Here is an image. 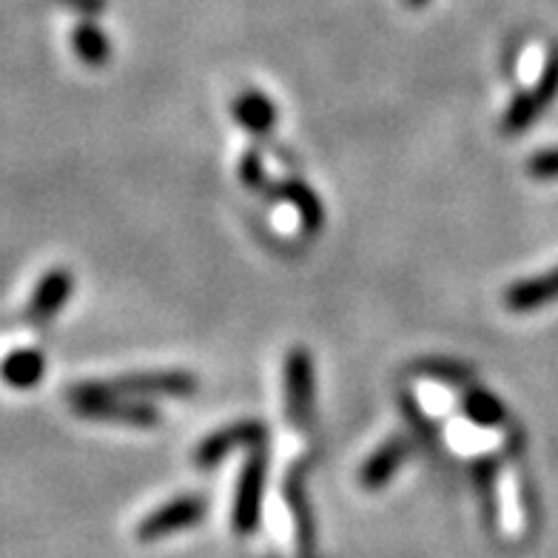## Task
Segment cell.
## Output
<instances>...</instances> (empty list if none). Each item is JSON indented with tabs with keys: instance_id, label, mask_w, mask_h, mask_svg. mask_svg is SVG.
<instances>
[{
	"instance_id": "1",
	"label": "cell",
	"mask_w": 558,
	"mask_h": 558,
	"mask_svg": "<svg viewBox=\"0 0 558 558\" xmlns=\"http://www.w3.org/2000/svg\"><path fill=\"white\" fill-rule=\"evenodd\" d=\"M69 402L77 416L95 418V422H114L129 427H155L160 425V413L143 399H132L111 388L109 383H83L74 385Z\"/></svg>"
},
{
	"instance_id": "2",
	"label": "cell",
	"mask_w": 558,
	"mask_h": 558,
	"mask_svg": "<svg viewBox=\"0 0 558 558\" xmlns=\"http://www.w3.org/2000/svg\"><path fill=\"white\" fill-rule=\"evenodd\" d=\"M265 478H268V453L259 445L245 459L240 482H236L234 510H231V524H234L236 536H254L257 533L259 519H263Z\"/></svg>"
},
{
	"instance_id": "3",
	"label": "cell",
	"mask_w": 558,
	"mask_h": 558,
	"mask_svg": "<svg viewBox=\"0 0 558 558\" xmlns=\"http://www.w3.org/2000/svg\"><path fill=\"white\" fill-rule=\"evenodd\" d=\"M556 95H558V49H553V52L547 54V60H544V69L542 74H538L536 86L522 92V95H515L513 104L507 106L505 120H501L505 132L519 134L524 132V129H530V125L538 120V114H542V111L556 100Z\"/></svg>"
},
{
	"instance_id": "4",
	"label": "cell",
	"mask_w": 558,
	"mask_h": 558,
	"mask_svg": "<svg viewBox=\"0 0 558 558\" xmlns=\"http://www.w3.org/2000/svg\"><path fill=\"white\" fill-rule=\"evenodd\" d=\"M208 507L206 499L199 496H177V499L166 501L162 507L151 510V513L137 524V538L140 542H160L174 533L192 530L206 519Z\"/></svg>"
},
{
	"instance_id": "5",
	"label": "cell",
	"mask_w": 558,
	"mask_h": 558,
	"mask_svg": "<svg viewBox=\"0 0 558 558\" xmlns=\"http://www.w3.org/2000/svg\"><path fill=\"white\" fill-rule=\"evenodd\" d=\"M268 436L263 422L257 418H245V422H234V425L220 427L214 430L211 436L199 441L197 450H194V464L199 471H211L220 462H226L228 456L240 448H259Z\"/></svg>"
},
{
	"instance_id": "6",
	"label": "cell",
	"mask_w": 558,
	"mask_h": 558,
	"mask_svg": "<svg viewBox=\"0 0 558 558\" xmlns=\"http://www.w3.org/2000/svg\"><path fill=\"white\" fill-rule=\"evenodd\" d=\"M286 413L296 427L308 425L314 413V360L305 348H291L286 356Z\"/></svg>"
},
{
	"instance_id": "7",
	"label": "cell",
	"mask_w": 558,
	"mask_h": 558,
	"mask_svg": "<svg viewBox=\"0 0 558 558\" xmlns=\"http://www.w3.org/2000/svg\"><path fill=\"white\" fill-rule=\"evenodd\" d=\"M111 388L132 399L166 397V399H185L197 393V376L185 371H160V374H129L111 379Z\"/></svg>"
},
{
	"instance_id": "8",
	"label": "cell",
	"mask_w": 558,
	"mask_h": 558,
	"mask_svg": "<svg viewBox=\"0 0 558 558\" xmlns=\"http://www.w3.org/2000/svg\"><path fill=\"white\" fill-rule=\"evenodd\" d=\"M72 291L74 277L69 268H52V271H46L44 277L37 279L35 291H32L26 316H29L35 325L49 323L52 316H58L60 311L66 308V302L72 300Z\"/></svg>"
},
{
	"instance_id": "9",
	"label": "cell",
	"mask_w": 558,
	"mask_h": 558,
	"mask_svg": "<svg viewBox=\"0 0 558 558\" xmlns=\"http://www.w3.org/2000/svg\"><path fill=\"white\" fill-rule=\"evenodd\" d=\"M408 456H411V445L402 436H393L385 445L374 450V453L367 456V462L360 468V485L365 490H383L388 485L390 478L397 476L399 468L408 462Z\"/></svg>"
},
{
	"instance_id": "10",
	"label": "cell",
	"mask_w": 558,
	"mask_h": 558,
	"mask_svg": "<svg viewBox=\"0 0 558 558\" xmlns=\"http://www.w3.org/2000/svg\"><path fill=\"white\" fill-rule=\"evenodd\" d=\"M558 300V268L542 274V277L524 279V282H515L513 288H507L505 305L515 314H530V311H538L544 305Z\"/></svg>"
},
{
	"instance_id": "11",
	"label": "cell",
	"mask_w": 558,
	"mask_h": 558,
	"mask_svg": "<svg viewBox=\"0 0 558 558\" xmlns=\"http://www.w3.org/2000/svg\"><path fill=\"white\" fill-rule=\"evenodd\" d=\"M231 114L254 137L271 134L274 125H277V106H274V100L265 97L263 92H254V88L236 97L234 104H231Z\"/></svg>"
},
{
	"instance_id": "12",
	"label": "cell",
	"mask_w": 558,
	"mask_h": 558,
	"mask_svg": "<svg viewBox=\"0 0 558 558\" xmlns=\"http://www.w3.org/2000/svg\"><path fill=\"white\" fill-rule=\"evenodd\" d=\"M268 194H274L277 199H288L296 208V214H300V222L305 226V231H319L323 228V199H319V194L311 185L302 183V180H286V183L271 185Z\"/></svg>"
},
{
	"instance_id": "13",
	"label": "cell",
	"mask_w": 558,
	"mask_h": 558,
	"mask_svg": "<svg viewBox=\"0 0 558 558\" xmlns=\"http://www.w3.org/2000/svg\"><path fill=\"white\" fill-rule=\"evenodd\" d=\"M0 376H3V383L17 390L35 388L46 376V356L40 351H32V348L9 353L0 365Z\"/></svg>"
},
{
	"instance_id": "14",
	"label": "cell",
	"mask_w": 558,
	"mask_h": 558,
	"mask_svg": "<svg viewBox=\"0 0 558 558\" xmlns=\"http://www.w3.org/2000/svg\"><path fill=\"white\" fill-rule=\"evenodd\" d=\"M288 507H291V515H294L296 524V542H300V553L302 558H308L314 553V513H311L308 499H305V490H302V478L300 473H291L288 476Z\"/></svg>"
},
{
	"instance_id": "15",
	"label": "cell",
	"mask_w": 558,
	"mask_h": 558,
	"mask_svg": "<svg viewBox=\"0 0 558 558\" xmlns=\"http://www.w3.org/2000/svg\"><path fill=\"white\" fill-rule=\"evenodd\" d=\"M462 413L468 416V422L478 427H499L507 418L505 402L499 397H493L490 390L478 388V385H471L464 390Z\"/></svg>"
},
{
	"instance_id": "16",
	"label": "cell",
	"mask_w": 558,
	"mask_h": 558,
	"mask_svg": "<svg viewBox=\"0 0 558 558\" xmlns=\"http://www.w3.org/2000/svg\"><path fill=\"white\" fill-rule=\"evenodd\" d=\"M74 54L86 63V66H106L111 58V44L106 32L97 26L95 21H83L77 29L72 32Z\"/></svg>"
},
{
	"instance_id": "17",
	"label": "cell",
	"mask_w": 558,
	"mask_h": 558,
	"mask_svg": "<svg viewBox=\"0 0 558 558\" xmlns=\"http://www.w3.org/2000/svg\"><path fill=\"white\" fill-rule=\"evenodd\" d=\"M473 478H476L478 499H482V510H485L487 522H496L499 515V505H496V478H499V464L490 456H482L476 464H473Z\"/></svg>"
},
{
	"instance_id": "18",
	"label": "cell",
	"mask_w": 558,
	"mask_h": 558,
	"mask_svg": "<svg viewBox=\"0 0 558 558\" xmlns=\"http://www.w3.org/2000/svg\"><path fill=\"white\" fill-rule=\"evenodd\" d=\"M416 374L430 376V379H439V383L448 385H471L473 383V371L462 362H450V360H422L416 362Z\"/></svg>"
},
{
	"instance_id": "19",
	"label": "cell",
	"mask_w": 558,
	"mask_h": 558,
	"mask_svg": "<svg viewBox=\"0 0 558 558\" xmlns=\"http://www.w3.org/2000/svg\"><path fill=\"white\" fill-rule=\"evenodd\" d=\"M240 180H243V185L251 189V192H263L265 185H268V180H265L263 157H259V151H254V148L243 155V162H240Z\"/></svg>"
},
{
	"instance_id": "20",
	"label": "cell",
	"mask_w": 558,
	"mask_h": 558,
	"mask_svg": "<svg viewBox=\"0 0 558 558\" xmlns=\"http://www.w3.org/2000/svg\"><path fill=\"white\" fill-rule=\"evenodd\" d=\"M527 171H530V177H536V180H556L558 177V148H547V151H538V155L530 157Z\"/></svg>"
},
{
	"instance_id": "21",
	"label": "cell",
	"mask_w": 558,
	"mask_h": 558,
	"mask_svg": "<svg viewBox=\"0 0 558 558\" xmlns=\"http://www.w3.org/2000/svg\"><path fill=\"white\" fill-rule=\"evenodd\" d=\"M63 7H69L72 12H77V15L92 21V17H97L100 12H104L106 0H63Z\"/></svg>"
},
{
	"instance_id": "22",
	"label": "cell",
	"mask_w": 558,
	"mask_h": 558,
	"mask_svg": "<svg viewBox=\"0 0 558 558\" xmlns=\"http://www.w3.org/2000/svg\"><path fill=\"white\" fill-rule=\"evenodd\" d=\"M404 3H408V7H413V9H418V7H425L427 0H404Z\"/></svg>"
}]
</instances>
